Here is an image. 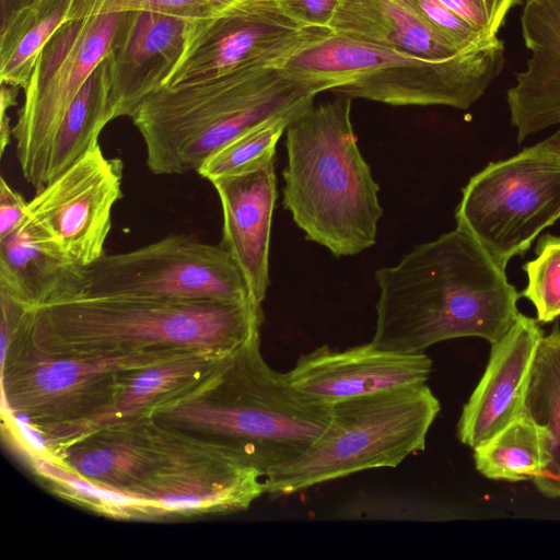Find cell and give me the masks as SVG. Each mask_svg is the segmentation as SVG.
I'll return each instance as SVG.
<instances>
[{
  "instance_id": "obj_27",
  "label": "cell",
  "mask_w": 560,
  "mask_h": 560,
  "mask_svg": "<svg viewBox=\"0 0 560 560\" xmlns=\"http://www.w3.org/2000/svg\"><path fill=\"white\" fill-rule=\"evenodd\" d=\"M73 0H39L0 30V79L24 89L36 59L54 34L70 20Z\"/></svg>"
},
{
  "instance_id": "obj_28",
  "label": "cell",
  "mask_w": 560,
  "mask_h": 560,
  "mask_svg": "<svg viewBox=\"0 0 560 560\" xmlns=\"http://www.w3.org/2000/svg\"><path fill=\"white\" fill-rule=\"evenodd\" d=\"M23 458L56 495L104 516L144 521L143 505L133 495L94 483L51 458L37 455Z\"/></svg>"
},
{
  "instance_id": "obj_5",
  "label": "cell",
  "mask_w": 560,
  "mask_h": 560,
  "mask_svg": "<svg viewBox=\"0 0 560 560\" xmlns=\"http://www.w3.org/2000/svg\"><path fill=\"white\" fill-rule=\"evenodd\" d=\"M316 95L280 69L243 68L160 88L130 116L155 175L197 172L212 153L252 127L313 105Z\"/></svg>"
},
{
  "instance_id": "obj_36",
  "label": "cell",
  "mask_w": 560,
  "mask_h": 560,
  "mask_svg": "<svg viewBox=\"0 0 560 560\" xmlns=\"http://www.w3.org/2000/svg\"><path fill=\"white\" fill-rule=\"evenodd\" d=\"M39 0H0V30L8 26L19 15L34 7Z\"/></svg>"
},
{
  "instance_id": "obj_26",
  "label": "cell",
  "mask_w": 560,
  "mask_h": 560,
  "mask_svg": "<svg viewBox=\"0 0 560 560\" xmlns=\"http://www.w3.org/2000/svg\"><path fill=\"white\" fill-rule=\"evenodd\" d=\"M472 451L476 469L492 480H533L548 463L546 436L524 410Z\"/></svg>"
},
{
  "instance_id": "obj_34",
  "label": "cell",
  "mask_w": 560,
  "mask_h": 560,
  "mask_svg": "<svg viewBox=\"0 0 560 560\" xmlns=\"http://www.w3.org/2000/svg\"><path fill=\"white\" fill-rule=\"evenodd\" d=\"M28 201L7 180L0 178V240L15 231L27 219Z\"/></svg>"
},
{
  "instance_id": "obj_35",
  "label": "cell",
  "mask_w": 560,
  "mask_h": 560,
  "mask_svg": "<svg viewBox=\"0 0 560 560\" xmlns=\"http://www.w3.org/2000/svg\"><path fill=\"white\" fill-rule=\"evenodd\" d=\"M281 2L287 12L302 25L326 27L337 0H281Z\"/></svg>"
},
{
  "instance_id": "obj_23",
  "label": "cell",
  "mask_w": 560,
  "mask_h": 560,
  "mask_svg": "<svg viewBox=\"0 0 560 560\" xmlns=\"http://www.w3.org/2000/svg\"><path fill=\"white\" fill-rule=\"evenodd\" d=\"M83 269L54 250L28 217L0 240V287L32 308L79 298Z\"/></svg>"
},
{
  "instance_id": "obj_11",
  "label": "cell",
  "mask_w": 560,
  "mask_h": 560,
  "mask_svg": "<svg viewBox=\"0 0 560 560\" xmlns=\"http://www.w3.org/2000/svg\"><path fill=\"white\" fill-rule=\"evenodd\" d=\"M329 34L299 23L281 0H231L186 21L182 52L161 88L243 68L281 69Z\"/></svg>"
},
{
  "instance_id": "obj_30",
  "label": "cell",
  "mask_w": 560,
  "mask_h": 560,
  "mask_svg": "<svg viewBox=\"0 0 560 560\" xmlns=\"http://www.w3.org/2000/svg\"><path fill=\"white\" fill-rule=\"evenodd\" d=\"M523 269L527 284L521 296L535 306L538 323L560 317V236L544 235L536 246V257Z\"/></svg>"
},
{
  "instance_id": "obj_19",
  "label": "cell",
  "mask_w": 560,
  "mask_h": 560,
  "mask_svg": "<svg viewBox=\"0 0 560 560\" xmlns=\"http://www.w3.org/2000/svg\"><path fill=\"white\" fill-rule=\"evenodd\" d=\"M211 184L222 208L220 245L238 265L253 300L261 304L270 283L269 244L277 200L275 155Z\"/></svg>"
},
{
  "instance_id": "obj_20",
  "label": "cell",
  "mask_w": 560,
  "mask_h": 560,
  "mask_svg": "<svg viewBox=\"0 0 560 560\" xmlns=\"http://www.w3.org/2000/svg\"><path fill=\"white\" fill-rule=\"evenodd\" d=\"M163 451V428L139 418L73 436L47 457L94 483L126 492L155 469Z\"/></svg>"
},
{
  "instance_id": "obj_7",
  "label": "cell",
  "mask_w": 560,
  "mask_h": 560,
  "mask_svg": "<svg viewBox=\"0 0 560 560\" xmlns=\"http://www.w3.org/2000/svg\"><path fill=\"white\" fill-rule=\"evenodd\" d=\"M440 410L425 383L335 402L325 432L310 450L266 475V493L289 495L363 470L396 467L425 448Z\"/></svg>"
},
{
  "instance_id": "obj_8",
  "label": "cell",
  "mask_w": 560,
  "mask_h": 560,
  "mask_svg": "<svg viewBox=\"0 0 560 560\" xmlns=\"http://www.w3.org/2000/svg\"><path fill=\"white\" fill-rule=\"evenodd\" d=\"M32 311L11 295L0 300V313L12 331L5 359L0 363L1 413L39 428L65 427L91 417L112 401L126 372L186 353L45 352L25 336Z\"/></svg>"
},
{
  "instance_id": "obj_22",
  "label": "cell",
  "mask_w": 560,
  "mask_h": 560,
  "mask_svg": "<svg viewBox=\"0 0 560 560\" xmlns=\"http://www.w3.org/2000/svg\"><path fill=\"white\" fill-rule=\"evenodd\" d=\"M331 34L429 59L459 52L421 14L416 0H337Z\"/></svg>"
},
{
  "instance_id": "obj_24",
  "label": "cell",
  "mask_w": 560,
  "mask_h": 560,
  "mask_svg": "<svg viewBox=\"0 0 560 560\" xmlns=\"http://www.w3.org/2000/svg\"><path fill=\"white\" fill-rule=\"evenodd\" d=\"M107 55L90 74L68 108L50 147L47 184L67 171L94 145L114 115L109 104Z\"/></svg>"
},
{
  "instance_id": "obj_4",
  "label": "cell",
  "mask_w": 560,
  "mask_h": 560,
  "mask_svg": "<svg viewBox=\"0 0 560 560\" xmlns=\"http://www.w3.org/2000/svg\"><path fill=\"white\" fill-rule=\"evenodd\" d=\"M352 98L310 106L287 128L283 206L307 240L335 256L375 244L383 214L380 187L351 122Z\"/></svg>"
},
{
  "instance_id": "obj_16",
  "label": "cell",
  "mask_w": 560,
  "mask_h": 560,
  "mask_svg": "<svg viewBox=\"0 0 560 560\" xmlns=\"http://www.w3.org/2000/svg\"><path fill=\"white\" fill-rule=\"evenodd\" d=\"M542 337L538 320L520 313L509 330L491 343L486 369L456 425L463 444L476 447L523 412Z\"/></svg>"
},
{
  "instance_id": "obj_29",
  "label": "cell",
  "mask_w": 560,
  "mask_h": 560,
  "mask_svg": "<svg viewBox=\"0 0 560 560\" xmlns=\"http://www.w3.org/2000/svg\"><path fill=\"white\" fill-rule=\"evenodd\" d=\"M307 108L278 115L252 127L207 158L197 173L211 183L219 177L243 172L262 159L275 155L277 142L283 132Z\"/></svg>"
},
{
  "instance_id": "obj_14",
  "label": "cell",
  "mask_w": 560,
  "mask_h": 560,
  "mask_svg": "<svg viewBox=\"0 0 560 560\" xmlns=\"http://www.w3.org/2000/svg\"><path fill=\"white\" fill-rule=\"evenodd\" d=\"M122 170L120 159L96 144L28 201V220L68 261L86 268L105 255L112 211L124 196Z\"/></svg>"
},
{
  "instance_id": "obj_25",
  "label": "cell",
  "mask_w": 560,
  "mask_h": 560,
  "mask_svg": "<svg viewBox=\"0 0 560 560\" xmlns=\"http://www.w3.org/2000/svg\"><path fill=\"white\" fill-rule=\"evenodd\" d=\"M524 411L547 440L548 463L532 481L547 498H560V328L544 335L534 362Z\"/></svg>"
},
{
  "instance_id": "obj_1",
  "label": "cell",
  "mask_w": 560,
  "mask_h": 560,
  "mask_svg": "<svg viewBox=\"0 0 560 560\" xmlns=\"http://www.w3.org/2000/svg\"><path fill=\"white\" fill-rule=\"evenodd\" d=\"M380 289L371 342L386 351L423 353L448 339L491 343L513 325L521 293L486 249L456 226L375 271Z\"/></svg>"
},
{
  "instance_id": "obj_13",
  "label": "cell",
  "mask_w": 560,
  "mask_h": 560,
  "mask_svg": "<svg viewBox=\"0 0 560 560\" xmlns=\"http://www.w3.org/2000/svg\"><path fill=\"white\" fill-rule=\"evenodd\" d=\"M162 428L164 451L160 464L126 491L142 503L145 521L244 511L266 493L262 474L243 458L207 441Z\"/></svg>"
},
{
  "instance_id": "obj_17",
  "label": "cell",
  "mask_w": 560,
  "mask_h": 560,
  "mask_svg": "<svg viewBox=\"0 0 560 560\" xmlns=\"http://www.w3.org/2000/svg\"><path fill=\"white\" fill-rule=\"evenodd\" d=\"M186 20L153 11L122 12L107 58L114 118L129 117L161 88L178 59Z\"/></svg>"
},
{
  "instance_id": "obj_12",
  "label": "cell",
  "mask_w": 560,
  "mask_h": 560,
  "mask_svg": "<svg viewBox=\"0 0 560 560\" xmlns=\"http://www.w3.org/2000/svg\"><path fill=\"white\" fill-rule=\"evenodd\" d=\"M122 12L65 23L36 59L12 128L24 179L35 191L47 184L54 137L77 94L107 55Z\"/></svg>"
},
{
  "instance_id": "obj_10",
  "label": "cell",
  "mask_w": 560,
  "mask_h": 560,
  "mask_svg": "<svg viewBox=\"0 0 560 560\" xmlns=\"http://www.w3.org/2000/svg\"><path fill=\"white\" fill-rule=\"evenodd\" d=\"M79 298L255 302L242 270L226 249L185 234H170L133 250L105 254L83 269Z\"/></svg>"
},
{
  "instance_id": "obj_33",
  "label": "cell",
  "mask_w": 560,
  "mask_h": 560,
  "mask_svg": "<svg viewBox=\"0 0 560 560\" xmlns=\"http://www.w3.org/2000/svg\"><path fill=\"white\" fill-rule=\"evenodd\" d=\"M477 27L488 39L498 38L510 10L520 0H439Z\"/></svg>"
},
{
  "instance_id": "obj_18",
  "label": "cell",
  "mask_w": 560,
  "mask_h": 560,
  "mask_svg": "<svg viewBox=\"0 0 560 560\" xmlns=\"http://www.w3.org/2000/svg\"><path fill=\"white\" fill-rule=\"evenodd\" d=\"M521 31L529 57L506 91L511 124L518 143L559 126L545 141L560 150V0H526Z\"/></svg>"
},
{
  "instance_id": "obj_32",
  "label": "cell",
  "mask_w": 560,
  "mask_h": 560,
  "mask_svg": "<svg viewBox=\"0 0 560 560\" xmlns=\"http://www.w3.org/2000/svg\"><path fill=\"white\" fill-rule=\"evenodd\" d=\"M425 20L458 51H468L489 45L477 27L462 19L439 0H416Z\"/></svg>"
},
{
  "instance_id": "obj_31",
  "label": "cell",
  "mask_w": 560,
  "mask_h": 560,
  "mask_svg": "<svg viewBox=\"0 0 560 560\" xmlns=\"http://www.w3.org/2000/svg\"><path fill=\"white\" fill-rule=\"evenodd\" d=\"M231 0H73L70 20L143 10L170 14L189 21Z\"/></svg>"
},
{
  "instance_id": "obj_6",
  "label": "cell",
  "mask_w": 560,
  "mask_h": 560,
  "mask_svg": "<svg viewBox=\"0 0 560 560\" xmlns=\"http://www.w3.org/2000/svg\"><path fill=\"white\" fill-rule=\"evenodd\" d=\"M503 63L500 38L451 58L429 59L330 33L291 58L280 72L315 95L329 91L393 106L468 109Z\"/></svg>"
},
{
  "instance_id": "obj_3",
  "label": "cell",
  "mask_w": 560,
  "mask_h": 560,
  "mask_svg": "<svg viewBox=\"0 0 560 560\" xmlns=\"http://www.w3.org/2000/svg\"><path fill=\"white\" fill-rule=\"evenodd\" d=\"M261 304L77 298L34 308L25 336L60 354L207 351L232 355L260 338Z\"/></svg>"
},
{
  "instance_id": "obj_15",
  "label": "cell",
  "mask_w": 560,
  "mask_h": 560,
  "mask_svg": "<svg viewBox=\"0 0 560 560\" xmlns=\"http://www.w3.org/2000/svg\"><path fill=\"white\" fill-rule=\"evenodd\" d=\"M432 360L423 353L382 350L371 341L343 350L322 346L302 354L285 373L306 398L324 404L427 383Z\"/></svg>"
},
{
  "instance_id": "obj_21",
  "label": "cell",
  "mask_w": 560,
  "mask_h": 560,
  "mask_svg": "<svg viewBox=\"0 0 560 560\" xmlns=\"http://www.w3.org/2000/svg\"><path fill=\"white\" fill-rule=\"evenodd\" d=\"M229 357L191 351L130 370L122 376L112 401L91 417L59 428L34 427L43 434L49 455L58 444L86 431L149 418L156 408L180 397L203 381Z\"/></svg>"
},
{
  "instance_id": "obj_2",
  "label": "cell",
  "mask_w": 560,
  "mask_h": 560,
  "mask_svg": "<svg viewBox=\"0 0 560 560\" xmlns=\"http://www.w3.org/2000/svg\"><path fill=\"white\" fill-rule=\"evenodd\" d=\"M330 413L331 405L301 395L267 364L258 338L149 418L234 453L265 478L308 451Z\"/></svg>"
},
{
  "instance_id": "obj_9",
  "label": "cell",
  "mask_w": 560,
  "mask_h": 560,
  "mask_svg": "<svg viewBox=\"0 0 560 560\" xmlns=\"http://www.w3.org/2000/svg\"><path fill=\"white\" fill-rule=\"evenodd\" d=\"M560 219V150L545 140L490 162L462 189L457 228L503 269Z\"/></svg>"
}]
</instances>
